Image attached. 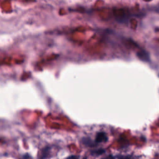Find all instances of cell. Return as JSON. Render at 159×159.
I'll return each instance as SVG.
<instances>
[{
	"mask_svg": "<svg viewBox=\"0 0 159 159\" xmlns=\"http://www.w3.org/2000/svg\"><path fill=\"white\" fill-rule=\"evenodd\" d=\"M108 140V137L106 134L104 132H100L96 134L95 142L96 143H101V142H106Z\"/></svg>",
	"mask_w": 159,
	"mask_h": 159,
	"instance_id": "1",
	"label": "cell"
},
{
	"mask_svg": "<svg viewBox=\"0 0 159 159\" xmlns=\"http://www.w3.org/2000/svg\"><path fill=\"white\" fill-rule=\"evenodd\" d=\"M50 154V147H46L42 149L41 153H40L39 158L40 159H46L49 157Z\"/></svg>",
	"mask_w": 159,
	"mask_h": 159,
	"instance_id": "2",
	"label": "cell"
},
{
	"mask_svg": "<svg viewBox=\"0 0 159 159\" xmlns=\"http://www.w3.org/2000/svg\"><path fill=\"white\" fill-rule=\"evenodd\" d=\"M82 143L83 144L87 145L88 147H94L95 145L94 144V142H93L90 138L88 137H84L82 139Z\"/></svg>",
	"mask_w": 159,
	"mask_h": 159,
	"instance_id": "3",
	"label": "cell"
},
{
	"mask_svg": "<svg viewBox=\"0 0 159 159\" xmlns=\"http://www.w3.org/2000/svg\"><path fill=\"white\" fill-rule=\"evenodd\" d=\"M104 152H105V150H104L103 149H99V150H96V151L93 152V153L94 154H96V155H101V154H103Z\"/></svg>",
	"mask_w": 159,
	"mask_h": 159,
	"instance_id": "4",
	"label": "cell"
},
{
	"mask_svg": "<svg viewBox=\"0 0 159 159\" xmlns=\"http://www.w3.org/2000/svg\"><path fill=\"white\" fill-rule=\"evenodd\" d=\"M23 159H33V158H32V157L30 156L29 154H25L23 156Z\"/></svg>",
	"mask_w": 159,
	"mask_h": 159,
	"instance_id": "5",
	"label": "cell"
},
{
	"mask_svg": "<svg viewBox=\"0 0 159 159\" xmlns=\"http://www.w3.org/2000/svg\"><path fill=\"white\" fill-rule=\"evenodd\" d=\"M103 159H114V158L113 157V156H108V157H106V158H103Z\"/></svg>",
	"mask_w": 159,
	"mask_h": 159,
	"instance_id": "6",
	"label": "cell"
},
{
	"mask_svg": "<svg viewBox=\"0 0 159 159\" xmlns=\"http://www.w3.org/2000/svg\"><path fill=\"white\" fill-rule=\"evenodd\" d=\"M67 159H78V158H77V157H76L73 156V157H71L68 158H67Z\"/></svg>",
	"mask_w": 159,
	"mask_h": 159,
	"instance_id": "7",
	"label": "cell"
}]
</instances>
